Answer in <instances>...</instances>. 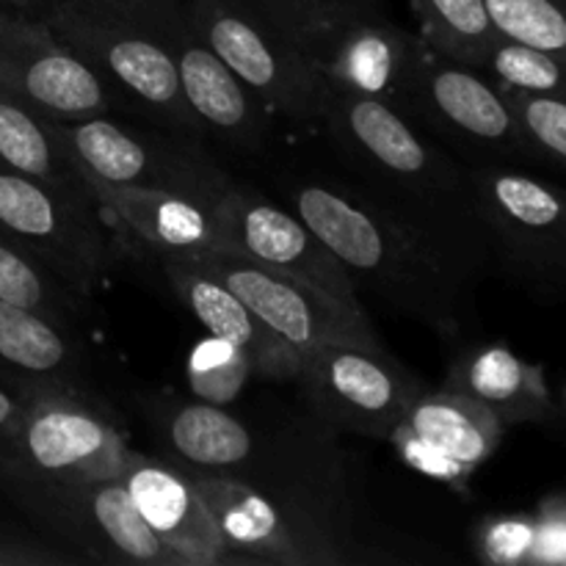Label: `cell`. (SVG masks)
I'll return each mask as SVG.
<instances>
[{"label": "cell", "instance_id": "1", "mask_svg": "<svg viewBox=\"0 0 566 566\" xmlns=\"http://www.w3.org/2000/svg\"><path fill=\"white\" fill-rule=\"evenodd\" d=\"M321 127L363 191L481 280L492 252L475 213L468 164L437 147L396 105L368 94L332 92Z\"/></svg>", "mask_w": 566, "mask_h": 566}, {"label": "cell", "instance_id": "2", "mask_svg": "<svg viewBox=\"0 0 566 566\" xmlns=\"http://www.w3.org/2000/svg\"><path fill=\"white\" fill-rule=\"evenodd\" d=\"M282 197L340 260L357 293L370 291L442 337L464 329L479 280L357 182L291 180Z\"/></svg>", "mask_w": 566, "mask_h": 566}, {"label": "cell", "instance_id": "3", "mask_svg": "<svg viewBox=\"0 0 566 566\" xmlns=\"http://www.w3.org/2000/svg\"><path fill=\"white\" fill-rule=\"evenodd\" d=\"M36 14L114 88L122 111L197 142L205 136L171 50L186 20L182 0H53Z\"/></svg>", "mask_w": 566, "mask_h": 566}, {"label": "cell", "instance_id": "4", "mask_svg": "<svg viewBox=\"0 0 566 566\" xmlns=\"http://www.w3.org/2000/svg\"><path fill=\"white\" fill-rule=\"evenodd\" d=\"M232 475L280 512L304 566H343L357 558V492L340 431L310 412L285 415L258 429L252 457Z\"/></svg>", "mask_w": 566, "mask_h": 566}, {"label": "cell", "instance_id": "5", "mask_svg": "<svg viewBox=\"0 0 566 566\" xmlns=\"http://www.w3.org/2000/svg\"><path fill=\"white\" fill-rule=\"evenodd\" d=\"M127 448L103 398L31 392L9 457L0 464V490L22 509L59 486L119 479Z\"/></svg>", "mask_w": 566, "mask_h": 566}, {"label": "cell", "instance_id": "6", "mask_svg": "<svg viewBox=\"0 0 566 566\" xmlns=\"http://www.w3.org/2000/svg\"><path fill=\"white\" fill-rule=\"evenodd\" d=\"M390 105L429 136L468 153V166L539 164L501 86L475 66L448 59L423 36Z\"/></svg>", "mask_w": 566, "mask_h": 566}, {"label": "cell", "instance_id": "7", "mask_svg": "<svg viewBox=\"0 0 566 566\" xmlns=\"http://www.w3.org/2000/svg\"><path fill=\"white\" fill-rule=\"evenodd\" d=\"M492 260L536 298L566 296V188L503 164L468 166Z\"/></svg>", "mask_w": 566, "mask_h": 566}, {"label": "cell", "instance_id": "8", "mask_svg": "<svg viewBox=\"0 0 566 566\" xmlns=\"http://www.w3.org/2000/svg\"><path fill=\"white\" fill-rule=\"evenodd\" d=\"M59 133L77 169L111 186L180 193L216 208L235 182L199 147L197 138L164 127L92 116L59 122Z\"/></svg>", "mask_w": 566, "mask_h": 566}, {"label": "cell", "instance_id": "9", "mask_svg": "<svg viewBox=\"0 0 566 566\" xmlns=\"http://www.w3.org/2000/svg\"><path fill=\"white\" fill-rule=\"evenodd\" d=\"M193 31L254 97L293 125H321L329 81L318 61L298 53L247 0H182Z\"/></svg>", "mask_w": 566, "mask_h": 566}, {"label": "cell", "instance_id": "10", "mask_svg": "<svg viewBox=\"0 0 566 566\" xmlns=\"http://www.w3.org/2000/svg\"><path fill=\"white\" fill-rule=\"evenodd\" d=\"M296 385L304 407L340 434L390 440L423 381L381 343L335 340L302 359Z\"/></svg>", "mask_w": 566, "mask_h": 566}, {"label": "cell", "instance_id": "11", "mask_svg": "<svg viewBox=\"0 0 566 566\" xmlns=\"http://www.w3.org/2000/svg\"><path fill=\"white\" fill-rule=\"evenodd\" d=\"M0 232L53 269L81 296L103 285L114 252L97 208L0 160Z\"/></svg>", "mask_w": 566, "mask_h": 566}, {"label": "cell", "instance_id": "12", "mask_svg": "<svg viewBox=\"0 0 566 566\" xmlns=\"http://www.w3.org/2000/svg\"><path fill=\"white\" fill-rule=\"evenodd\" d=\"M0 88L55 122L114 116V88L36 11L0 6Z\"/></svg>", "mask_w": 566, "mask_h": 566}, {"label": "cell", "instance_id": "13", "mask_svg": "<svg viewBox=\"0 0 566 566\" xmlns=\"http://www.w3.org/2000/svg\"><path fill=\"white\" fill-rule=\"evenodd\" d=\"M188 258L241 296L247 307L298 354V359L310 357L324 343H379L363 304L340 302L298 276L282 274L235 252H193Z\"/></svg>", "mask_w": 566, "mask_h": 566}, {"label": "cell", "instance_id": "14", "mask_svg": "<svg viewBox=\"0 0 566 566\" xmlns=\"http://www.w3.org/2000/svg\"><path fill=\"white\" fill-rule=\"evenodd\" d=\"M39 525L97 564L182 566L149 531L119 479L81 481L42 492L22 506Z\"/></svg>", "mask_w": 566, "mask_h": 566}, {"label": "cell", "instance_id": "15", "mask_svg": "<svg viewBox=\"0 0 566 566\" xmlns=\"http://www.w3.org/2000/svg\"><path fill=\"white\" fill-rule=\"evenodd\" d=\"M216 210L230 243L227 252L243 254L254 263L298 276L346 304H359L357 287L340 260L291 208H282L263 193L232 182Z\"/></svg>", "mask_w": 566, "mask_h": 566}, {"label": "cell", "instance_id": "16", "mask_svg": "<svg viewBox=\"0 0 566 566\" xmlns=\"http://www.w3.org/2000/svg\"><path fill=\"white\" fill-rule=\"evenodd\" d=\"M119 484L149 531L182 566L247 564L224 542L186 464L127 448Z\"/></svg>", "mask_w": 566, "mask_h": 566}, {"label": "cell", "instance_id": "17", "mask_svg": "<svg viewBox=\"0 0 566 566\" xmlns=\"http://www.w3.org/2000/svg\"><path fill=\"white\" fill-rule=\"evenodd\" d=\"M158 258L160 274L169 282L182 307L208 329V335L221 337L235 346L249 359L252 374L269 381H296L302 359L298 354L263 324L241 296L230 291L221 280L193 258L182 252H153Z\"/></svg>", "mask_w": 566, "mask_h": 566}, {"label": "cell", "instance_id": "18", "mask_svg": "<svg viewBox=\"0 0 566 566\" xmlns=\"http://www.w3.org/2000/svg\"><path fill=\"white\" fill-rule=\"evenodd\" d=\"M0 381L20 396L66 392L103 398L77 326L0 298Z\"/></svg>", "mask_w": 566, "mask_h": 566}, {"label": "cell", "instance_id": "19", "mask_svg": "<svg viewBox=\"0 0 566 566\" xmlns=\"http://www.w3.org/2000/svg\"><path fill=\"white\" fill-rule=\"evenodd\" d=\"M175 66L182 97L205 133H213L235 149L258 153L271 133L269 108L238 81L235 72L202 42L191 20H182L175 33Z\"/></svg>", "mask_w": 566, "mask_h": 566}, {"label": "cell", "instance_id": "20", "mask_svg": "<svg viewBox=\"0 0 566 566\" xmlns=\"http://www.w3.org/2000/svg\"><path fill=\"white\" fill-rule=\"evenodd\" d=\"M83 175V171H81ZM97 210L114 216L153 252H227L219 210L197 199L149 188L111 186L83 175Z\"/></svg>", "mask_w": 566, "mask_h": 566}, {"label": "cell", "instance_id": "21", "mask_svg": "<svg viewBox=\"0 0 566 566\" xmlns=\"http://www.w3.org/2000/svg\"><path fill=\"white\" fill-rule=\"evenodd\" d=\"M442 390L473 398L503 426L547 423L556 418L545 368L525 363L501 343L464 348L448 368Z\"/></svg>", "mask_w": 566, "mask_h": 566}, {"label": "cell", "instance_id": "22", "mask_svg": "<svg viewBox=\"0 0 566 566\" xmlns=\"http://www.w3.org/2000/svg\"><path fill=\"white\" fill-rule=\"evenodd\" d=\"M186 470L232 553L247 564L304 566L285 520L258 490L224 470Z\"/></svg>", "mask_w": 566, "mask_h": 566}, {"label": "cell", "instance_id": "23", "mask_svg": "<svg viewBox=\"0 0 566 566\" xmlns=\"http://www.w3.org/2000/svg\"><path fill=\"white\" fill-rule=\"evenodd\" d=\"M420 33L381 14L348 28L326 55L324 72L332 92L368 94L392 103L418 53Z\"/></svg>", "mask_w": 566, "mask_h": 566}, {"label": "cell", "instance_id": "24", "mask_svg": "<svg viewBox=\"0 0 566 566\" xmlns=\"http://www.w3.org/2000/svg\"><path fill=\"white\" fill-rule=\"evenodd\" d=\"M160 440L186 468L235 473L249 462L258 442V429L230 409L210 401L166 398L149 409Z\"/></svg>", "mask_w": 566, "mask_h": 566}, {"label": "cell", "instance_id": "25", "mask_svg": "<svg viewBox=\"0 0 566 566\" xmlns=\"http://www.w3.org/2000/svg\"><path fill=\"white\" fill-rule=\"evenodd\" d=\"M396 431L420 440L468 475L490 462L503 442L506 426L462 392L426 390L415 398Z\"/></svg>", "mask_w": 566, "mask_h": 566}, {"label": "cell", "instance_id": "26", "mask_svg": "<svg viewBox=\"0 0 566 566\" xmlns=\"http://www.w3.org/2000/svg\"><path fill=\"white\" fill-rule=\"evenodd\" d=\"M0 160L11 169L94 205L81 169L59 133V122L0 88ZM97 208V205H94Z\"/></svg>", "mask_w": 566, "mask_h": 566}, {"label": "cell", "instance_id": "27", "mask_svg": "<svg viewBox=\"0 0 566 566\" xmlns=\"http://www.w3.org/2000/svg\"><path fill=\"white\" fill-rule=\"evenodd\" d=\"M285 42L324 66L337 39L379 14V0H247Z\"/></svg>", "mask_w": 566, "mask_h": 566}, {"label": "cell", "instance_id": "28", "mask_svg": "<svg viewBox=\"0 0 566 566\" xmlns=\"http://www.w3.org/2000/svg\"><path fill=\"white\" fill-rule=\"evenodd\" d=\"M0 298L50 315L81 329L88 313V298L66 285L53 269L33 258L28 249L0 232Z\"/></svg>", "mask_w": 566, "mask_h": 566}, {"label": "cell", "instance_id": "29", "mask_svg": "<svg viewBox=\"0 0 566 566\" xmlns=\"http://www.w3.org/2000/svg\"><path fill=\"white\" fill-rule=\"evenodd\" d=\"M420 20V36L462 64L481 70L501 39L484 0H409Z\"/></svg>", "mask_w": 566, "mask_h": 566}, {"label": "cell", "instance_id": "30", "mask_svg": "<svg viewBox=\"0 0 566 566\" xmlns=\"http://www.w3.org/2000/svg\"><path fill=\"white\" fill-rule=\"evenodd\" d=\"M497 33L566 64V0H484Z\"/></svg>", "mask_w": 566, "mask_h": 566}, {"label": "cell", "instance_id": "31", "mask_svg": "<svg viewBox=\"0 0 566 566\" xmlns=\"http://www.w3.org/2000/svg\"><path fill=\"white\" fill-rule=\"evenodd\" d=\"M481 72L501 86L566 97V64L553 59L551 53L512 42L506 36L492 44L484 64H481Z\"/></svg>", "mask_w": 566, "mask_h": 566}, {"label": "cell", "instance_id": "32", "mask_svg": "<svg viewBox=\"0 0 566 566\" xmlns=\"http://www.w3.org/2000/svg\"><path fill=\"white\" fill-rule=\"evenodd\" d=\"M501 92L512 105L536 160L566 171V97L523 92L512 86H501Z\"/></svg>", "mask_w": 566, "mask_h": 566}, {"label": "cell", "instance_id": "33", "mask_svg": "<svg viewBox=\"0 0 566 566\" xmlns=\"http://www.w3.org/2000/svg\"><path fill=\"white\" fill-rule=\"evenodd\" d=\"M249 376H252L249 359L221 337L208 335L193 346L188 357V385L193 396L219 407L230 403L241 392Z\"/></svg>", "mask_w": 566, "mask_h": 566}, {"label": "cell", "instance_id": "34", "mask_svg": "<svg viewBox=\"0 0 566 566\" xmlns=\"http://www.w3.org/2000/svg\"><path fill=\"white\" fill-rule=\"evenodd\" d=\"M539 528L525 517L495 520L481 534V556L492 564H525L536 558Z\"/></svg>", "mask_w": 566, "mask_h": 566}, {"label": "cell", "instance_id": "35", "mask_svg": "<svg viewBox=\"0 0 566 566\" xmlns=\"http://www.w3.org/2000/svg\"><path fill=\"white\" fill-rule=\"evenodd\" d=\"M70 562V556L48 551V547L36 545V542L25 539V536L3 534L0 531V566H55Z\"/></svg>", "mask_w": 566, "mask_h": 566}, {"label": "cell", "instance_id": "36", "mask_svg": "<svg viewBox=\"0 0 566 566\" xmlns=\"http://www.w3.org/2000/svg\"><path fill=\"white\" fill-rule=\"evenodd\" d=\"M22 412H25V396L14 392L0 381V464L6 462L14 442L17 429H20Z\"/></svg>", "mask_w": 566, "mask_h": 566}, {"label": "cell", "instance_id": "37", "mask_svg": "<svg viewBox=\"0 0 566 566\" xmlns=\"http://www.w3.org/2000/svg\"><path fill=\"white\" fill-rule=\"evenodd\" d=\"M53 0H0V6L6 9H17V11H42L44 6H50Z\"/></svg>", "mask_w": 566, "mask_h": 566}, {"label": "cell", "instance_id": "38", "mask_svg": "<svg viewBox=\"0 0 566 566\" xmlns=\"http://www.w3.org/2000/svg\"><path fill=\"white\" fill-rule=\"evenodd\" d=\"M564 403H566V392H564Z\"/></svg>", "mask_w": 566, "mask_h": 566}]
</instances>
